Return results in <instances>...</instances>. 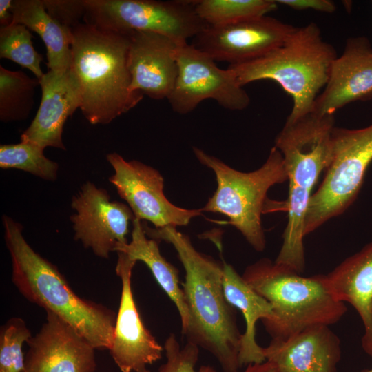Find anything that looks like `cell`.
<instances>
[{
	"label": "cell",
	"instance_id": "obj_8",
	"mask_svg": "<svg viewBox=\"0 0 372 372\" xmlns=\"http://www.w3.org/2000/svg\"><path fill=\"white\" fill-rule=\"evenodd\" d=\"M84 1V22L113 31L156 32L180 43L208 26L197 14L195 1Z\"/></svg>",
	"mask_w": 372,
	"mask_h": 372
},
{
	"label": "cell",
	"instance_id": "obj_27",
	"mask_svg": "<svg viewBox=\"0 0 372 372\" xmlns=\"http://www.w3.org/2000/svg\"><path fill=\"white\" fill-rule=\"evenodd\" d=\"M31 332L23 320L12 318L0 331V372H23L25 357L22 346Z\"/></svg>",
	"mask_w": 372,
	"mask_h": 372
},
{
	"label": "cell",
	"instance_id": "obj_4",
	"mask_svg": "<svg viewBox=\"0 0 372 372\" xmlns=\"http://www.w3.org/2000/svg\"><path fill=\"white\" fill-rule=\"evenodd\" d=\"M337 56L335 48L324 40L319 26L311 22L296 27L280 46L267 54L227 68L241 87L260 80L278 83L292 98L287 121H293L313 110Z\"/></svg>",
	"mask_w": 372,
	"mask_h": 372
},
{
	"label": "cell",
	"instance_id": "obj_23",
	"mask_svg": "<svg viewBox=\"0 0 372 372\" xmlns=\"http://www.w3.org/2000/svg\"><path fill=\"white\" fill-rule=\"evenodd\" d=\"M38 85L39 79L0 65V120L6 123L26 119L34 105Z\"/></svg>",
	"mask_w": 372,
	"mask_h": 372
},
{
	"label": "cell",
	"instance_id": "obj_21",
	"mask_svg": "<svg viewBox=\"0 0 372 372\" xmlns=\"http://www.w3.org/2000/svg\"><path fill=\"white\" fill-rule=\"evenodd\" d=\"M114 251L124 253L132 260L142 261L147 266L158 284L175 304L183 334L189 324V313L183 288L179 285L178 271L161 255L158 240L147 238L141 220L134 219L131 241L118 245Z\"/></svg>",
	"mask_w": 372,
	"mask_h": 372
},
{
	"label": "cell",
	"instance_id": "obj_9",
	"mask_svg": "<svg viewBox=\"0 0 372 372\" xmlns=\"http://www.w3.org/2000/svg\"><path fill=\"white\" fill-rule=\"evenodd\" d=\"M178 75L167 98L172 109L180 114L193 111L206 99L230 110H242L250 98L228 69L218 68L208 55L187 42L178 44Z\"/></svg>",
	"mask_w": 372,
	"mask_h": 372
},
{
	"label": "cell",
	"instance_id": "obj_33",
	"mask_svg": "<svg viewBox=\"0 0 372 372\" xmlns=\"http://www.w3.org/2000/svg\"><path fill=\"white\" fill-rule=\"evenodd\" d=\"M361 372H372V368L370 369L362 370Z\"/></svg>",
	"mask_w": 372,
	"mask_h": 372
},
{
	"label": "cell",
	"instance_id": "obj_29",
	"mask_svg": "<svg viewBox=\"0 0 372 372\" xmlns=\"http://www.w3.org/2000/svg\"><path fill=\"white\" fill-rule=\"evenodd\" d=\"M43 3L48 14L67 29L76 27L84 19V0H43Z\"/></svg>",
	"mask_w": 372,
	"mask_h": 372
},
{
	"label": "cell",
	"instance_id": "obj_25",
	"mask_svg": "<svg viewBox=\"0 0 372 372\" xmlns=\"http://www.w3.org/2000/svg\"><path fill=\"white\" fill-rule=\"evenodd\" d=\"M43 150L34 144L21 141L1 145L0 167L23 170L43 180L54 181L58 176L59 165L45 157Z\"/></svg>",
	"mask_w": 372,
	"mask_h": 372
},
{
	"label": "cell",
	"instance_id": "obj_30",
	"mask_svg": "<svg viewBox=\"0 0 372 372\" xmlns=\"http://www.w3.org/2000/svg\"><path fill=\"white\" fill-rule=\"evenodd\" d=\"M276 3L297 10H313L325 13H333L336 6L329 0H276Z\"/></svg>",
	"mask_w": 372,
	"mask_h": 372
},
{
	"label": "cell",
	"instance_id": "obj_22",
	"mask_svg": "<svg viewBox=\"0 0 372 372\" xmlns=\"http://www.w3.org/2000/svg\"><path fill=\"white\" fill-rule=\"evenodd\" d=\"M12 12V23L24 25L44 42L49 70L59 72L71 68L70 30L48 14L43 0H14Z\"/></svg>",
	"mask_w": 372,
	"mask_h": 372
},
{
	"label": "cell",
	"instance_id": "obj_28",
	"mask_svg": "<svg viewBox=\"0 0 372 372\" xmlns=\"http://www.w3.org/2000/svg\"><path fill=\"white\" fill-rule=\"evenodd\" d=\"M166 362L157 371H151L147 368L137 372H218L208 365L201 366L198 370L195 366L198 360L199 347L194 343L187 342L181 347L176 335L170 333L164 343Z\"/></svg>",
	"mask_w": 372,
	"mask_h": 372
},
{
	"label": "cell",
	"instance_id": "obj_7",
	"mask_svg": "<svg viewBox=\"0 0 372 372\" xmlns=\"http://www.w3.org/2000/svg\"><path fill=\"white\" fill-rule=\"evenodd\" d=\"M333 160L312 194L304 222V236L344 213L355 201L372 162V123L358 129L335 127Z\"/></svg>",
	"mask_w": 372,
	"mask_h": 372
},
{
	"label": "cell",
	"instance_id": "obj_10",
	"mask_svg": "<svg viewBox=\"0 0 372 372\" xmlns=\"http://www.w3.org/2000/svg\"><path fill=\"white\" fill-rule=\"evenodd\" d=\"M114 169L109 181L127 202L135 218L152 223L156 228L185 226L203 211L187 209L172 204L164 194V179L154 167L142 162L127 161L112 152L106 156Z\"/></svg>",
	"mask_w": 372,
	"mask_h": 372
},
{
	"label": "cell",
	"instance_id": "obj_5",
	"mask_svg": "<svg viewBox=\"0 0 372 372\" xmlns=\"http://www.w3.org/2000/svg\"><path fill=\"white\" fill-rule=\"evenodd\" d=\"M242 277L272 306L271 318L261 320L272 339L285 340L313 326H330L345 314L325 274L305 277L263 258L247 266Z\"/></svg>",
	"mask_w": 372,
	"mask_h": 372
},
{
	"label": "cell",
	"instance_id": "obj_20",
	"mask_svg": "<svg viewBox=\"0 0 372 372\" xmlns=\"http://www.w3.org/2000/svg\"><path fill=\"white\" fill-rule=\"evenodd\" d=\"M223 285L225 298L234 308L242 312L245 330L242 333L238 353L240 367L266 361L262 347L256 340V324L273 316L271 304L256 292L234 267L223 262Z\"/></svg>",
	"mask_w": 372,
	"mask_h": 372
},
{
	"label": "cell",
	"instance_id": "obj_12",
	"mask_svg": "<svg viewBox=\"0 0 372 372\" xmlns=\"http://www.w3.org/2000/svg\"><path fill=\"white\" fill-rule=\"evenodd\" d=\"M70 216L74 239L99 258L107 259L116 247L127 243L129 223L134 215L123 203L110 200L103 188L87 181L72 197Z\"/></svg>",
	"mask_w": 372,
	"mask_h": 372
},
{
	"label": "cell",
	"instance_id": "obj_15",
	"mask_svg": "<svg viewBox=\"0 0 372 372\" xmlns=\"http://www.w3.org/2000/svg\"><path fill=\"white\" fill-rule=\"evenodd\" d=\"M372 98V45L365 36L347 39L344 50L332 63L328 81L313 110L332 114L345 105Z\"/></svg>",
	"mask_w": 372,
	"mask_h": 372
},
{
	"label": "cell",
	"instance_id": "obj_32",
	"mask_svg": "<svg viewBox=\"0 0 372 372\" xmlns=\"http://www.w3.org/2000/svg\"><path fill=\"white\" fill-rule=\"evenodd\" d=\"M243 372H278V371L273 363L266 360L261 363L248 364Z\"/></svg>",
	"mask_w": 372,
	"mask_h": 372
},
{
	"label": "cell",
	"instance_id": "obj_26",
	"mask_svg": "<svg viewBox=\"0 0 372 372\" xmlns=\"http://www.w3.org/2000/svg\"><path fill=\"white\" fill-rule=\"evenodd\" d=\"M32 35L24 25L12 23L0 28V57L7 59L30 70L41 79L44 75L42 55L32 45Z\"/></svg>",
	"mask_w": 372,
	"mask_h": 372
},
{
	"label": "cell",
	"instance_id": "obj_3",
	"mask_svg": "<svg viewBox=\"0 0 372 372\" xmlns=\"http://www.w3.org/2000/svg\"><path fill=\"white\" fill-rule=\"evenodd\" d=\"M71 69L79 82L80 110L92 125H106L143 99L131 90L129 33L83 22L70 29Z\"/></svg>",
	"mask_w": 372,
	"mask_h": 372
},
{
	"label": "cell",
	"instance_id": "obj_24",
	"mask_svg": "<svg viewBox=\"0 0 372 372\" xmlns=\"http://www.w3.org/2000/svg\"><path fill=\"white\" fill-rule=\"evenodd\" d=\"M273 0H200L195 1L199 17L209 26L227 25L265 16L274 10Z\"/></svg>",
	"mask_w": 372,
	"mask_h": 372
},
{
	"label": "cell",
	"instance_id": "obj_2",
	"mask_svg": "<svg viewBox=\"0 0 372 372\" xmlns=\"http://www.w3.org/2000/svg\"><path fill=\"white\" fill-rule=\"evenodd\" d=\"M2 220L12 260V280L19 292L30 302L68 322L95 349L110 350L115 312L77 296L58 268L27 242L22 225L6 215Z\"/></svg>",
	"mask_w": 372,
	"mask_h": 372
},
{
	"label": "cell",
	"instance_id": "obj_31",
	"mask_svg": "<svg viewBox=\"0 0 372 372\" xmlns=\"http://www.w3.org/2000/svg\"><path fill=\"white\" fill-rule=\"evenodd\" d=\"M12 0H0V25L7 26L13 21Z\"/></svg>",
	"mask_w": 372,
	"mask_h": 372
},
{
	"label": "cell",
	"instance_id": "obj_19",
	"mask_svg": "<svg viewBox=\"0 0 372 372\" xmlns=\"http://www.w3.org/2000/svg\"><path fill=\"white\" fill-rule=\"evenodd\" d=\"M327 286L338 300L354 307L364 326L362 347L372 357V242L329 273Z\"/></svg>",
	"mask_w": 372,
	"mask_h": 372
},
{
	"label": "cell",
	"instance_id": "obj_1",
	"mask_svg": "<svg viewBox=\"0 0 372 372\" xmlns=\"http://www.w3.org/2000/svg\"><path fill=\"white\" fill-rule=\"evenodd\" d=\"M143 227L150 238L172 244L184 267L183 290L189 320L183 335L187 342L210 353L223 372L238 371L242 334L235 309L224 293L223 265L198 251L189 238L175 227L152 228L145 223Z\"/></svg>",
	"mask_w": 372,
	"mask_h": 372
},
{
	"label": "cell",
	"instance_id": "obj_6",
	"mask_svg": "<svg viewBox=\"0 0 372 372\" xmlns=\"http://www.w3.org/2000/svg\"><path fill=\"white\" fill-rule=\"evenodd\" d=\"M196 158L215 173L217 188L201 209L222 214L229 218L250 245L262 251L266 240L262 226L267 194L272 186L287 180L281 153L274 146L264 164L258 169L242 172L229 167L201 149L193 147Z\"/></svg>",
	"mask_w": 372,
	"mask_h": 372
},
{
	"label": "cell",
	"instance_id": "obj_13",
	"mask_svg": "<svg viewBox=\"0 0 372 372\" xmlns=\"http://www.w3.org/2000/svg\"><path fill=\"white\" fill-rule=\"evenodd\" d=\"M116 274L122 289L112 344L109 350L121 372H137L160 360L164 348L145 327L134 300L131 276L136 261L118 252Z\"/></svg>",
	"mask_w": 372,
	"mask_h": 372
},
{
	"label": "cell",
	"instance_id": "obj_14",
	"mask_svg": "<svg viewBox=\"0 0 372 372\" xmlns=\"http://www.w3.org/2000/svg\"><path fill=\"white\" fill-rule=\"evenodd\" d=\"M46 313L39 331L26 342L23 372H94L95 349L68 322Z\"/></svg>",
	"mask_w": 372,
	"mask_h": 372
},
{
	"label": "cell",
	"instance_id": "obj_16",
	"mask_svg": "<svg viewBox=\"0 0 372 372\" xmlns=\"http://www.w3.org/2000/svg\"><path fill=\"white\" fill-rule=\"evenodd\" d=\"M128 33L132 91L156 100L167 99L178 75L176 52L179 43L156 32Z\"/></svg>",
	"mask_w": 372,
	"mask_h": 372
},
{
	"label": "cell",
	"instance_id": "obj_17",
	"mask_svg": "<svg viewBox=\"0 0 372 372\" xmlns=\"http://www.w3.org/2000/svg\"><path fill=\"white\" fill-rule=\"evenodd\" d=\"M41 101L37 113L21 135V142L65 149L62 139L64 124L82 104L79 82L71 68L48 72L39 79Z\"/></svg>",
	"mask_w": 372,
	"mask_h": 372
},
{
	"label": "cell",
	"instance_id": "obj_18",
	"mask_svg": "<svg viewBox=\"0 0 372 372\" xmlns=\"http://www.w3.org/2000/svg\"><path fill=\"white\" fill-rule=\"evenodd\" d=\"M262 351L278 372H337L342 354L340 340L325 325L309 327L285 340L272 339Z\"/></svg>",
	"mask_w": 372,
	"mask_h": 372
},
{
	"label": "cell",
	"instance_id": "obj_11",
	"mask_svg": "<svg viewBox=\"0 0 372 372\" xmlns=\"http://www.w3.org/2000/svg\"><path fill=\"white\" fill-rule=\"evenodd\" d=\"M295 28L265 15L231 24L208 25L192 39L191 45L214 61L237 65L276 49Z\"/></svg>",
	"mask_w": 372,
	"mask_h": 372
}]
</instances>
